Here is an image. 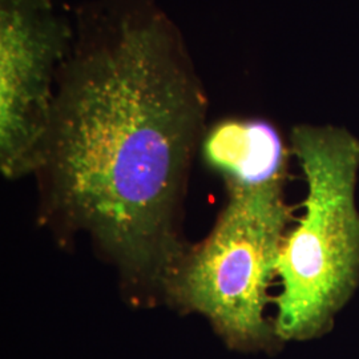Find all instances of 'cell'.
I'll use <instances>...</instances> for the list:
<instances>
[{"label":"cell","instance_id":"6da1fadb","mask_svg":"<svg viewBox=\"0 0 359 359\" xmlns=\"http://www.w3.org/2000/svg\"><path fill=\"white\" fill-rule=\"evenodd\" d=\"M36 175L50 217L87 233L124 281L165 299L187 248L181 200L208 97L158 0H84Z\"/></svg>","mask_w":359,"mask_h":359},{"label":"cell","instance_id":"7a4b0ae2","mask_svg":"<svg viewBox=\"0 0 359 359\" xmlns=\"http://www.w3.org/2000/svg\"><path fill=\"white\" fill-rule=\"evenodd\" d=\"M292 144L308 197L305 216L283 240L273 325L278 339L304 341L330 327L358 285L359 140L345 129L298 126Z\"/></svg>","mask_w":359,"mask_h":359},{"label":"cell","instance_id":"5b68a950","mask_svg":"<svg viewBox=\"0 0 359 359\" xmlns=\"http://www.w3.org/2000/svg\"><path fill=\"white\" fill-rule=\"evenodd\" d=\"M206 165L226 187L283 184L287 149L283 137L264 118H224L208 129L201 142Z\"/></svg>","mask_w":359,"mask_h":359},{"label":"cell","instance_id":"3957f363","mask_svg":"<svg viewBox=\"0 0 359 359\" xmlns=\"http://www.w3.org/2000/svg\"><path fill=\"white\" fill-rule=\"evenodd\" d=\"M228 201L203 244L189 249L165 299L204 316L233 348L259 350L278 337L265 317L292 208L283 184L228 185Z\"/></svg>","mask_w":359,"mask_h":359},{"label":"cell","instance_id":"277c9868","mask_svg":"<svg viewBox=\"0 0 359 359\" xmlns=\"http://www.w3.org/2000/svg\"><path fill=\"white\" fill-rule=\"evenodd\" d=\"M74 22L52 0H0V168L36 173Z\"/></svg>","mask_w":359,"mask_h":359}]
</instances>
